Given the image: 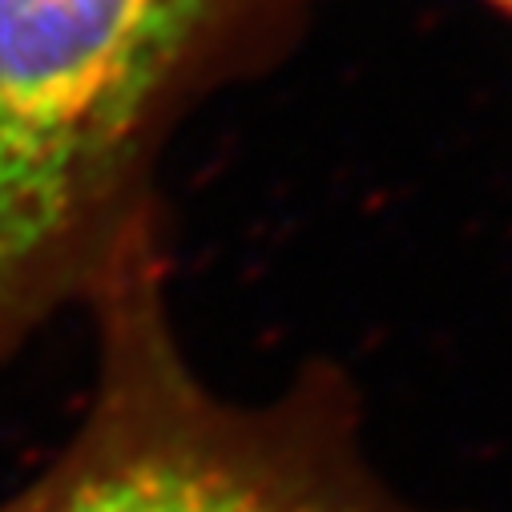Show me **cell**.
Returning a JSON list of instances; mask_svg holds the SVG:
<instances>
[{
  "label": "cell",
  "instance_id": "1",
  "mask_svg": "<svg viewBox=\"0 0 512 512\" xmlns=\"http://www.w3.org/2000/svg\"><path fill=\"white\" fill-rule=\"evenodd\" d=\"M303 0H0V371L158 226L154 166Z\"/></svg>",
  "mask_w": 512,
  "mask_h": 512
},
{
  "label": "cell",
  "instance_id": "2",
  "mask_svg": "<svg viewBox=\"0 0 512 512\" xmlns=\"http://www.w3.org/2000/svg\"><path fill=\"white\" fill-rule=\"evenodd\" d=\"M89 311L85 416L0 512H444L371 464L347 375L315 367L259 404L210 388L174 335L162 226L121 250Z\"/></svg>",
  "mask_w": 512,
  "mask_h": 512
},
{
  "label": "cell",
  "instance_id": "3",
  "mask_svg": "<svg viewBox=\"0 0 512 512\" xmlns=\"http://www.w3.org/2000/svg\"><path fill=\"white\" fill-rule=\"evenodd\" d=\"M492 5H496V9H504V13L512 17V0H492Z\"/></svg>",
  "mask_w": 512,
  "mask_h": 512
}]
</instances>
